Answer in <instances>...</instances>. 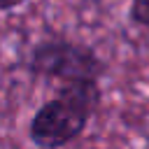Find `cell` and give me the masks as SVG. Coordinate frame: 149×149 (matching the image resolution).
<instances>
[{"label": "cell", "mask_w": 149, "mask_h": 149, "mask_svg": "<svg viewBox=\"0 0 149 149\" xmlns=\"http://www.w3.org/2000/svg\"><path fill=\"white\" fill-rule=\"evenodd\" d=\"M102 105L98 81L61 84L56 95L44 100L28 121V140L37 149H61L84 135Z\"/></svg>", "instance_id": "6da1fadb"}, {"label": "cell", "mask_w": 149, "mask_h": 149, "mask_svg": "<svg viewBox=\"0 0 149 149\" xmlns=\"http://www.w3.org/2000/svg\"><path fill=\"white\" fill-rule=\"evenodd\" d=\"M28 74L47 81L77 84V81H98L107 74V63L100 54L70 37H44L40 40L26 61Z\"/></svg>", "instance_id": "7a4b0ae2"}, {"label": "cell", "mask_w": 149, "mask_h": 149, "mask_svg": "<svg viewBox=\"0 0 149 149\" xmlns=\"http://www.w3.org/2000/svg\"><path fill=\"white\" fill-rule=\"evenodd\" d=\"M128 19H130L133 26L149 30V0H130Z\"/></svg>", "instance_id": "3957f363"}, {"label": "cell", "mask_w": 149, "mask_h": 149, "mask_svg": "<svg viewBox=\"0 0 149 149\" xmlns=\"http://www.w3.org/2000/svg\"><path fill=\"white\" fill-rule=\"evenodd\" d=\"M28 0H0V12H12V9H19L23 7Z\"/></svg>", "instance_id": "277c9868"}]
</instances>
